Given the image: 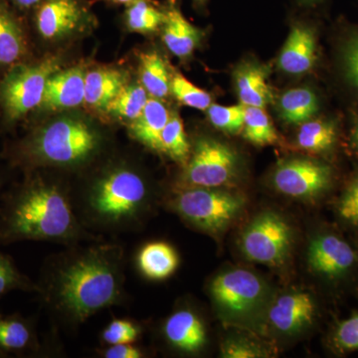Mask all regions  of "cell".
<instances>
[{
  "mask_svg": "<svg viewBox=\"0 0 358 358\" xmlns=\"http://www.w3.org/2000/svg\"><path fill=\"white\" fill-rule=\"evenodd\" d=\"M124 265L121 245L68 246L47 259L36 293L52 319L76 329L101 310L124 303Z\"/></svg>",
  "mask_w": 358,
  "mask_h": 358,
  "instance_id": "6da1fadb",
  "label": "cell"
},
{
  "mask_svg": "<svg viewBox=\"0 0 358 358\" xmlns=\"http://www.w3.org/2000/svg\"><path fill=\"white\" fill-rule=\"evenodd\" d=\"M47 241L66 247L98 241L78 218L64 185L29 174L0 199V244Z\"/></svg>",
  "mask_w": 358,
  "mask_h": 358,
  "instance_id": "7a4b0ae2",
  "label": "cell"
},
{
  "mask_svg": "<svg viewBox=\"0 0 358 358\" xmlns=\"http://www.w3.org/2000/svg\"><path fill=\"white\" fill-rule=\"evenodd\" d=\"M71 195L78 218L94 234L134 232L154 202L147 178L127 164L107 167Z\"/></svg>",
  "mask_w": 358,
  "mask_h": 358,
  "instance_id": "3957f363",
  "label": "cell"
},
{
  "mask_svg": "<svg viewBox=\"0 0 358 358\" xmlns=\"http://www.w3.org/2000/svg\"><path fill=\"white\" fill-rule=\"evenodd\" d=\"M102 136L84 120L63 117L40 127L11 148L16 166L73 169L88 164L102 148Z\"/></svg>",
  "mask_w": 358,
  "mask_h": 358,
  "instance_id": "277c9868",
  "label": "cell"
},
{
  "mask_svg": "<svg viewBox=\"0 0 358 358\" xmlns=\"http://www.w3.org/2000/svg\"><path fill=\"white\" fill-rule=\"evenodd\" d=\"M58 70L59 63L55 58H46L36 63L23 61L7 69L0 80V107L4 121L15 124L31 110L38 109L47 80Z\"/></svg>",
  "mask_w": 358,
  "mask_h": 358,
  "instance_id": "5b68a950",
  "label": "cell"
},
{
  "mask_svg": "<svg viewBox=\"0 0 358 358\" xmlns=\"http://www.w3.org/2000/svg\"><path fill=\"white\" fill-rule=\"evenodd\" d=\"M183 220L205 232H221L243 210L245 200L219 188H180L171 200Z\"/></svg>",
  "mask_w": 358,
  "mask_h": 358,
  "instance_id": "8992f818",
  "label": "cell"
},
{
  "mask_svg": "<svg viewBox=\"0 0 358 358\" xmlns=\"http://www.w3.org/2000/svg\"><path fill=\"white\" fill-rule=\"evenodd\" d=\"M238 157L232 148L211 138L195 141L179 179L180 188H219L236 176Z\"/></svg>",
  "mask_w": 358,
  "mask_h": 358,
  "instance_id": "52a82bcc",
  "label": "cell"
},
{
  "mask_svg": "<svg viewBox=\"0 0 358 358\" xmlns=\"http://www.w3.org/2000/svg\"><path fill=\"white\" fill-rule=\"evenodd\" d=\"M293 243V233L288 223L274 213L257 216L241 237V250L250 261L267 265H280L286 260Z\"/></svg>",
  "mask_w": 358,
  "mask_h": 358,
  "instance_id": "ba28073f",
  "label": "cell"
},
{
  "mask_svg": "<svg viewBox=\"0 0 358 358\" xmlns=\"http://www.w3.org/2000/svg\"><path fill=\"white\" fill-rule=\"evenodd\" d=\"M331 167L317 160L294 159L282 162L273 174L278 192L294 199H313L327 189Z\"/></svg>",
  "mask_w": 358,
  "mask_h": 358,
  "instance_id": "9c48e42d",
  "label": "cell"
},
{
  "mask_svg": "<svg viewBox=\"0 0 358 358\" xmlns=\"http://www.w3.org/2000/svg\"><path fill=\"white\" fill-rule=\"evenodd\" d=\"M33 10L37 32L49 41L79 31L92 20L84 0H41Z\"/></svg>",
  "mask_w": 358,
  "mask_h": 358,
  "instance_id": "30bf717a",
  "label": "cell"
},
{
  "mask_svg": "<svg viewBox=\"0 0 358 358\" xmlns=\"http://www.w3.org/2000/svg\"><path fill=\"white\" fill-rule=\"evenodd\" d=\"M212 298L219 307L230 313H246L260 301L263 285L249 271H228L213 280L210 287Z\"/></svg>",
  "mask_w": 358,
  "mask_h": 358,
  "instance_id": "8fae6325",
  "label": "cell"
},
{
  "mask_svg": "<svg viewBox=\"0 0 358 358\" xmlns=\"http://www.w3.org/2000/svg\"><path fill=\"white\" fill-rule=\"evenodd\" d=\"M162 333L169 345L187 355L200 352L207 343L203 322L188 308L174 310L164 322Z\"/></svg>",
  "mask_w": 358,
  "mask_h": 358,
  "instance_id": "7c38bea8",
  "label": "cell"
},
{
  "mask_svg": "<svg viewBox=\"0 0 358 358\" xmlns=\"http://www.w3.org/2000/svg\"><path fill=\"white\" fill-rule=\"evenodd\" d=\"M85 76L81 67L52 74L47 80L40 109L57 110L79 107L85 102Z\"/></svg>",
  "mask_w": 358,
  "mask_h": 358,
  "instance_id": "4fadbf2b",
  "label": "cell"
},
{
  "mask_svg": "<svg viewBox=\"0 0 358 358\" xmlns=\"http://www.w3.org/2000/svg\"><path fill=\"white\" fill-rule=\"evenodd\" d=\"M310 267L327 277H338L348 272L355 261L352 247L334 235L315 238L308 254Z\"/></svg>",
  "mask_w": 358,
  "mask_h": 358,
  "instance_id": "5bb4252c",
  "label": "cell"
},
{
  "mask_svg": "<svg viewBox=\"0 0 358 358\" xmlns=\"http://www.w3.org/2000/svg\"><path fill=\"white\" fill-rule=\"evenodd\" d=\"M317 60V38L312 27L296 24L292 28L286 43L280 53L278 66L289 75L308 72Z\"/></svg>",
  "mask_w": 358,
  "mask_h": 358,
  "instance_id": "9a60e30c",
  "label": "cell"
},
{
  "mask_svg": "<svg viewBox=\"0 0 358 358\" xmlns=\"http://www.w3.org/2000/svg\"><path fill=\"white\" fill-rule=\"evenodd\" d=\"M164 8L162 40L167 49L179 59L189 57L200 43L202 31L192 24L182 13L176 0H169Z\"/></svg>",
  "mask_w": 358,
  "mask_h": 358,
  "instance_id": "2e32d148",
  "label": "cell"
},
{
  "mask_svg": "<svg viewBox=\"0 0 358 358\" xmlns=\"http://www.w3.org/2000/svg\"><path fill=\"white\" fill-rule=\"evenodd\" d=\"M36 329L31 320L20 315L0 313V357H24L40 350Z\"/></svg>",
  "mask_w": 358,
  "mask_h": 358,
  "instance_id": "e0dca14e",
  "label": "cell"
},
{
  "mask_svg": "<svg viewBox=\"0 0 358 358\" xmlns=\"http://www.w3.org/2000/svg\"><path fill=\"white\" fill-rule=\"evenodd\" d=\"M315 303L307 293L287 294L280 296L268 313L271 324L278 331L294 334L312 322Z\"/></svg>",
  "mask_w": 358,
  "mask_h": 358,
  "instance_id": "ac0fdd59",
  "label": "cell"
},
{
  "mask_svg": "<svg viewBox=\"0 0 358 358\" xmlns=\"http://www.w3.org/2000/svg\"><path fill=\"white\" fill-rule=\"evenodd\" d=\"M9 2L0 0V69L25 61L28 53L25 31Z\"/></svg>",
  "mask_w": 358,
  "mask_h": 358,
  "instance_id": "d6986e66",
  "label": "cell"
},
{
  "mask_svg": "<svg viewBox=\"0 0 358 358\" xmlns=\"http://www.w3.org/2000/svg\"><path fill=\"white\" fill-rule=\"evenodd\" d=\"M171 114L159 99L148 98L147 105L136 120L129 122V131L134 140L160 152L162 134Z\"/></svg>",
  "mask_w": 358,
  "mask_h": 358,
  "instance_id": "ffe728a7",
  "label": "cell"
},
{
  "mask_svg": "<svg viewBox=\"0 0 358 358\" xmlns=\"http://www.w3.org/2000/svg\"><path fill=\"white\" fill-rule=\"evenodd\" d=\"M268 72L262 66L246 63L234 73L240 102L245 107L265 108L272 100V91L268 84Z\"/></svg>",
  "mask_w": 358,
  "mask_h": 358,
  "instance_id": "44dd1931",
  "label": "cell"
},
{
  "mask_svg": "<svg viewBox=\"0 0 358 358\" xmlns=\"http://www.w3.org/2000/svg\"><path fill=\"white\" fill-rule=\"evenodd\" d=\"M136 265L143 277L152 281H162L174 274L178 268L179 257L176 250L166 242H148L138 251Z\"/></svg>",
  "mask_w": 358,
  "mask_h": 358,
  "instance_id": "7402d4cb",
  "label": "cell"
},
{
  "mask_svg": "<svg viewBox=\"0 0 358 358\" xmlns=\"http://www.w3.org/2000/svg\"><path fill=\"white\" fill-rule=\"evenodd\" d=\"M127 85L126 75L115 69H95L85 76V103L96 110H106L108 105Z\"/></svg>",
  "mask_w": 358,
  "mask_h": 358,
  "instance_id": "603a6c76",
  "label": "cell"
},
{
  "mask_svg": "<svg viewBox=\"0 0 358 358\" xmlns=\"http://www.w3.org/2000/svg\"><path fill=\"white\" fill-rule=\"evenodd\" d=\"M278 110L287 124H301L312 120L319 112V99L308 87L291 89L280 96Z\"/></svg>",
  "mask_w": 358,
  "mask_h": 358,
  "instance_id": "cb8c5ba5",
  "label": "cell"
},
{
  "mask_svg": "<svg viewBox=\"0 0 358 358\" xmlns=\"http://www.w3.org/2000/svg\"><path fill=\"white\" fill-rule=\"evenodd\" d=\"M141 86L152 98L162 99L171 92V77L166 62L157 52L141 54L140 58Z\"/></svg>",
  "mask_w": 358,
  "mask_h": 358,
  "instance_id": "d4e9b609",
  "label": "cell"
},
{
  "mask_svg": "<svg viewBox=\"0 0 358 358\" xmlns=\"http://www.w3.org/2000/svg\"><path fill=\"white\" fill-rule=\"evenodd\" d=\"M338 129L333 121L310 120L303 122L296 136L301 150L308 152H324L334 147Z\"/></svg>",
  "mask_w": 358,
  "mask_h": 358,
  "instance_id": "484cf974",
  "label": "cell"
},
{
  "mask_svg": "<svg viewBox=\"0 0 358 358\" xmlns=\"http://www.w3.org/2000/svg\"><path fill=\"white\" fill-rule=\"evenodd\" d=\"M127 6L124 20L131 31L148 34L164 24V8H159L152 0H136Z\"/></svg>",
  "mask_w": 358,
  "mask_h": 358,
  "instance_id": "4316f807",
  "label": "cell"
},
{
  "mask_svg": "<svg viewBox=\"0 0 358 358\" xmlns=\"http://www.w3.org/2000/svg\"><path fill=\"white\" fill-rule=\"evenodd\" d=\"M148 94L141 85H126L106 108L115 117L131 122L145 109Z\"/></svg>",
  "mask_w": 358,
  "mask_h": 358,
  "instance_id": "83f0119b",
  "label": "cell"
},
{
  "mask_svg": "<svg viewBox=\"0 0 358 358\" xmlns=\"http://www.w3.org/2000/svg\"><path fill=\"white\" fill-rule=\"evenodd\" d=\"M245 140L253 145H274L278 141L275 127L264 108L246 107L243 126Z\"/></svg>",
  "mask_w": 358,
  "mask_h": 358,
  "instance_id": "f1b7e54d",
  "label": "cell"
},
{
  "mask_svg": "<svg viewBox=\"0 0 358 358\" xmlns=\"http://www.w3.org/2000/svg\"><path fill=\"white\" fill-rule=\"evenodd\" d=\"M160 154L167 155L176 162H186L190 155V145L182 121L178 115H171L162 134Z\"/></svg>",
  "mask_w": 358,
  "mask_h": 358,
  "instance_id": "f546056e",
  "label": "cell"
},
{
  "mask_svg": "<svg viewBox=\"0 0 358 358\" xmlns=\"http://www.w3.org/2000/svg\"><path fill=\"white\" fill-rule=\"evenodd\" d=\"M171 92L178 102L193 109L205 110L211 106L210 95L179 73L171 77Z\"/></svg>",
  "mask_w": 358,
  "mask_h": 358,
  "instance_id": "4dcf8cb0",
  "label": "cell"
},
{
  "mask_svg": "<svg viewBox=\"0 0 358 358\" xmlns=\"http://www.w3.org/2000/svg\"><path fill=\"white\" fill-rule=\"evenodd\" d=\"M16 289L36 292L37 284L18 270L10 256L0 251V298Z\"/></svg>",
  "mask_w": 358,
  "mask_h": 358,
  "instance_id": "1f68e13d",
  "label": "cell"
},
{
  "mask_svg": "<svg viewBox=\"0 0 358 358\" xmlns=\"http://www.w3.org/2000/svg\"><path fill=\"white\" fill-rule=\"evenodd\" d=\"M245 110L242 105L226 106L211 105L207 109L209 121L215 128L228 134H238L243 129Z\"/></svg>",
  "mask_w": 358,
  "mask_h": 358,
  "instance_id": "d6a6232c",
  "label": "cell"
},
{
  "mask_svg": "<svg viewBox=\"0 0 358 358\" xmlns=\"http://www.w3.org/2000/svg\"><path fill=\"white\" fill-rule=\"evenodd\" d=\"M143 334L140 324L128 319H115L103 329L101 341L103 345L136 343Z\"/></svg>",
  "mask_w": 358,
  "mask_h": 358,
  "instance_id": "836d02e7",
  "label": "cell"
},
{
  "mask_svg": "<svg viewBox=\"0 0 358 358\" xmlns=\"http://www.w3.org/2000/svg\"><path fill=\"white\" fill-rule=\"evenodd\" d=\"M352 32L341 48V62L346 80L358 92V29Z\"/></svg>",
  "mask_w": 358,
  "mask_h": 358,
  "instance_id": "e575fe53",
  "label": "cell"
},
{
  "mask_svg": "<svg viewBox=\"0 0 358 358\" xmlns=\"http://www.w3.org/2000/svg\"><path fill=\"white\" fill-rule=\"evenodd\" d=\"M334 341L341 350H358V313L339 324Z\"/></svg>",
  "mask_w": 358,
  "mask_h": 358,
  "instance_id": "d590c367",
  "label": "cell"
},
{
  "mask_svg": "<svg viewBox=\"0 0 358 358\" xmlns=\"http://www.w3.org/2000/svg\"><path fill=\"white\" fill-rule=\"evenodd\" d=\"M338 211L345 220L358 224V178L348 187L339 202Z\"/></svg>",
  "mask_w": 358,
  "mask_h": 358,
  "instance_id": "8d00e7d4",
  "label": "cell"
},
{
  "mask_svg": "<svg viewBox=\"0 0 358 358\" xmlns=\"http://www.w3.org/2000/svg\"><path fill=\"white\" fill-rule=\"evenodd\" d=\"M101 357L106 358H141L145 357L143 350L136 343H124V345H106L99 352Z\"/></svg>",
  "mask_w": 358,
  "mask_h": 358,
  "instance_id": "74e56055",
  "label": "cell"
},
{
  "mask_svg": "<svg viewBox=\"0 0 358 358\" xmlns=\"http://www.w3.org/2000/svg\"><path fill=\"white\" fill-rule=\"evenodd\" d=\"M222 355L228 358H252L258 357L260 352L248 343L230 341L223 346Z\"/></svg>",
  "mask_w": 358,
  "mask_h": 358,
  "instance_id": "f35d334b",
  "label": "cell"
},
{
  "mask_svg": "<svg viewBox=\"0 0 358 358\" xmlns=\"http://www.w3.org/2000/svg\"><path fill=\"white\" fill-rule=\"evenodd\" d=\"M7 2L11 4L13 7L20 11H29L33 10L41 0H6Z\"/></svg>",
  "mask_w": 358,
  "mask_h": 358,
  "instance_id": "ab89813d",
  "label": "cell"
},
{
  "mask_svg": "<svg viewBox=\"0 0 358 358\" xmlns=\"http://www.w3.org/2000/svg\"><path fill=\"white\" fill-rule=\"evenodd\" d=\"M350 147L358 155V120L352 129L350 136Z\"/></svg>",
  "mask_w": 358,
  "mask_h": 358,
  "instance_id": "60d3db41",
  "label": "cell"
},
{
  "mask_svg": "<svg viewBox=\"0 0 358 358\" xmlns=\"http://www.w3.org/2000/svg\"><path fill=\"white\" fill-rule=\"evenodd\" d=\"M102 1L114 4V6H129V4L133 3L136 0H102Z\"/></svg>",
  "mask_w": 358,
  "mask_h": 358,
  "instance_id": "b9f144b4",
  "label": "cell"
},
{
  "mask_svg": "<svg viewBox=\"0 0 358 358\" xmlns=\"http://www.w3.org/2000/svg\"><path fill=\"white\" fill-rule=\"evenodd\" d=\"M324 1V0H299L300 3L303 4V6H317V4L320 3V2Z\"/></svg>",
  "mask_w": 358,
  "mask_h": 358,
  "instance_id": "7bdbcfd3",
  "label": "cell"
},
{
  "mask_svg": "<svg viewBox=\"0 0 358 358\" xmlns=\"http://www.w3.org/2000/svg\"><path fill=\"white\" fill-rule=\"evenodd\" d=\"M194 6L197 7V8H203L205 6H206L208 0H192Z\"/></svg>",
  "mask_w": 358,
  "mask_h": 358,
  "instance_id": "ee69618b",
  "label": "cell"
},
{
  "mask_svg": "<svg viewBox=\"0 0 358 358\" xmlns=\"http://www.w3.org/2000/svg\"><path fill=\"white\" fill-rule=\"evenodd\" d=\"M2 180L1 178H0V199H1V195H2Z\"/></svg>",
  "mask_w": 358,
  "mask_h": 358,
  "instance_id": "f6af8a7d",
  "label": "cell"
}]
</instances>
